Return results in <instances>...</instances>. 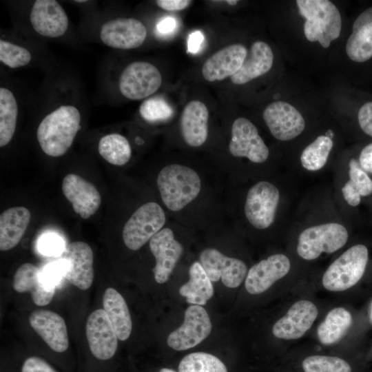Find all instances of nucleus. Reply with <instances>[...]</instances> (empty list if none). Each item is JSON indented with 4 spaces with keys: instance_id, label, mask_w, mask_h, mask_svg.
Segmentation results:
<instances>
[{
    "instance_id": "f257e3e1",
    "label": "nucleus",
    "mask_w": 372,
    "mask_h": 372,
    "mask_svg": "<svg viewBox=\"0 0 372 372\" xmlns=\"http://www.w3.org/2000/svg\"><path fill=\"white\" fill-rule=\"evenodd\" d=\"M80 123V112L72 105H61L45 116L37 131L43 152L52 157L65 154L81 127Z\"/></svg>"
},
{
    "instance_id": "f03ea898",
    "label": "nucleus",
    "mask_w": 372,
    "mask_h": 372,
    "mask_svg": "<svg viewBox=\"0 0 372 372\" xmlns=\"http://www.w3.org/2000/svg\"><path fill=\"white\" fill-rule=\"evenodd\" d=\"M157 185L166 207L178 211L198 196L201 180L193 169L179 164H170L159 172Z\"/></svg>"
},
{
    "instance_id": "7ed1b4c3",
    "label": "nucleus",
    "mask_w": 372,
    "mask_h": 372,
    "mask_svg": "<svg viewBox=\"0 0 372 372\" xmlns=\"http://www.w3.org/2000/svg\"><path fill=\"white\" fill-rule=\"evenodd\" d=\"M300 14L306 19L304 32L311 42L318 41L328 48L331 41L338 38L342 20L336 6L328 0H298Z\"/></svg>"
},
{
    "instance_id": "20e7f679",
    "label": "nucleus",
    "mask_w": 372,
    "mask_h": 372,
    "mask_svg": "<svg viewBox=\"0 0 372 372\" xmlns=\"http://www.w3.org/2000/svg\"><path fill=\"white\" fill-rule=\"evenodd\" d=\"M366 246L356 245L344 252L327 268L322 276L324 287L331 291H342L362 278L368 262Z\"/></svg>"
},
{
    "instance_id": "39448f33",
    "label": "nucleus",
    "mask_w": 372,
    "mask_h": 372,
    "mask_svg": "<svg viewBox=\"0 0 372 372\" xmlns=\"http://www.w3.org/2000/svg\"><path fill=\"white\" fill-rule=\"evenodd\" d=\"M348 240V231L341 224L329 223L303 230L297 245L298 254L311 260L322 253L331 254L342 247Z\"/></svg>"
},
{
    "instance_id": "423d86ee",
    "label": "nucleus",
    "mask_w": 372,
    "mask_h": 372,
    "mask_svg": "<svg viewBox=\"0 0 372 372\" xmlns=\"http://www.w3.org/2000/svg\"><path fill=\"white\" fill-rule=\"evenodd\" d=\"M165 214L156 203L149 202L141 206L128 219L123 229V239L130 249L142 247L165 225Z\"/></svg>"
},
{
    "instance_id": "0eeeda50",
    "label": "nucleus",
    "mask_w": 372,
    "mask_h": 372,
    "mask_svg": "<svg viewBox=\"0 0 372 372\" xmlns=\"http://www.w3.org/2000/svg\"><path fill=\"white\" fill-rule=\"evenodd\" d=\"M161 83L162 76L156 66L145 61H136L123 70L118 87L125 98L141 100L154 94Z\"/></svg>"
},
{
    "instance_id": "6e6552de",
    "label": "nucleus",
    "mask_w": 372,
    "mask_h": 372,
    "mask_svg": "<svg viewBox=\"0 0 372 372\" xmlns=\"http://www.w3.org/2000/svg\"><path fill=\"white\" fill-rule=\"evenodd\" d=\"M280 200L278 188L267 181L253 185L247 194L245 214L255 228L264 229L273 223Z\"/></svg>"
},
{
    "instance_id": "1a4fd4ad",
    "label": "nucleus",
    "mask_w": 372,
    "mask_h": 372,
    "mask_svg": "<svg viewBox=\"0 0 372 372\" xmlns=\"http://www.w3.org/2000/svg\"><path fill=\"white\" fill-rule=\"evenodd\" d=\"M212 325L206 310L199 305L189 306L181 326L168 335L167 342L176 351L192 348L210 334Z\"/></svg>"
},
{
    "instance_id": "9d476101",
    "label": "nucleus",
    "mask_w": 372,
    "mask_h": 372,
    "mask_svg": "<svg viewBox=\"0 0 372 372\" xmlns=\"http://www.w3.org/2000/svg\"><path fill=\"white\" fill-rule=\"evenodd\" d=\"M229 150L232 156L246 157L255 163L265 162L269 154L256 126L242 117L236 118L232 124Z\"/></svg>"
},
{
    "instance_id": "9b49d317",
    "label": "nucleus",
    "mask_w": 372,
    "mask_h": 372,
    "mask_svg": "<svg viewBox=\"0 0 372 372\" xmlns=\"http://www.w3.org/2000/svg\"><path fill=\"white\" fill-rule=\"evenodd\" d=\"M199 260L211 281L220 279L227 287H238L247 275V267L243 261L226 256L214 248L204 249Z\"/></svg>"
},
{
    "instance_id": "f8f14e48",
    "label": "nucleus",
    "mask_w": 372,
    "mask_h": 372,
    "mask_svg": "<svg viewBox=\"0 0 372 372\" xmlns=\"http://www.w3.org/2000/svg\"><path fill=\"white\" fill-rule=\"evenodd\" d=\"M61 258L67 263L65 278L81 290L89 289L94 280V255L90 246L82 241L70 242Z\"/></svg>"
},
{
    "instance_id": "ddd939ff",
    "label": "nucleus",
    "mask_w": 372,
    "mask_h": 372,
    "mask_svg": "<svg viewBox=\"0 0 372 372\" xmlns=\"http://www.w3.org/2000/svg\"><path fill=\"white\" fill-rule=\"evenodd\" d=\"M144 24L134 18H117L105 23L100 30V38L106 45L122 50L140 47L147 37Z\"/></svg>"
},
{
    "instance_id": "4468645a",
    "label": "nucleus",
    "mask_w": 372,
    "mask_h": 372,
    "mask_svg": "<svg viewBox=\"0 0 372 372\" xmlns=\"http://www.w3.org/2000/svg\"><path fill=\"white\" fill-rule=\"evenodd\" d=\"M262 117L271 134L280 141L294 138L305 127L301 114L293 105L285 101L270 103L265 109Z\"/></svg>"
},
{
    "instance_id": "2eb2a0df",
    "label": "nucleus",
    "mask_w": 372,
    "mask_h": 372,
    "mask_svg": "<svg viewBox=\"0 0 372 372\" xmlns=\"http://www.w3.org/2000/svg\"><path fill=\"white\" fill-rule=\"evenodd\" d=\"M86 336L90 349L99 360H109L115 354L118 337L104 309L94 311L86 322Z\"/></svg>"
},
{
    "instance_id": "dca6fc26",
    "label": "nucleus",
    "mask_w": 372,
    "mask_h": 372,
    "mask_svg": "<svg viewBox=\"0 0 372 372\" xmlns=\"http://www.w3.org/2000/svg\"><path fill=\"white\" fill-rule=\"evenodd\" d=\"M149 248L156 259L154 279L159 284L165 283L182 255L183 246L175 239L171 229L164 228L150 239Z\"/></svg>"
},
{
    "instance_id": "f3484780",
    "label": "nucleus",
    "mask_w": 372,
    "mask_h": 372,
    "mask_svg": "<svg viewBox=\"0 0 372 372\" xmlns=\"http://www.w3.org/2000/svg\"><path fill=\"white\" fill-rule=\"evenodd\" d=\"M62 191L75 213L83 219L94 214L101 205V197L95 186L76 174L64 177Z\"/></svg>"
},
{
    "instance_id": "a211bd4d",
    "label": "nucleus",
    "mask_w": 372,
    "mask_h": 372,
    "mask_svg": "<svg viewBox=\"0 0 372 372\" xmlns=\"http://www.w3.org/2000/svg\"><path fill=\"white\" fill-rule=\"evenodd\" d=\"M318 314V309L312 302L298 301L274 324L272 333L278 338L298 339L311 328Z\"/></svg>"
},
{
    "instance_id": "6ab92c4d",
    "label": "nucleus",
    "mask_w": 372,
    "mask_h": 372,
    "mask_svg": "<svg viewBox=\"0 0 372 372\" xmlns=\"http://www.w3.org/2000/svg\"><path fill=\"white\" fill-rule=\"evenodd\" d=\"M290 267V261L284 254H277L262 260L249 270L245 282V289L253 295L263 293L286 276Z\"/></svg>"
},
{
    "instance_id": "aec40b11",
    "label": "nucleus",
    "mask_w": 372,
    "mask_h": 372,
    "mask_svg": "<svg viewBox=\"0 0 372 372\" xmlns=\"http://www.w3.org/2000/svg\"><path fill=\"white\" fill-rule=\"evenodd\" d=\"M30 20L39 34L51 38L63 35L68 27V17L55 0H37L30 11Z\"/></svg>"
},
{
    "instance_id": "412c9836",
    "label": "nucleus",
    "mask_w": 372,
    "mask_h": 372,
    "mask_svg": "<svg viewBox=\"0 0 372 372\" xmlns=\"http://www.w3.org/2000/svg\"><path fill=\"white\" fill-rule=\"evenodd\" d=\"M29 323L35 332L53 351L62 353L69 346L67 327L58 313L44 309L32 312Z\"/></svg>"
},
{
    "instance_id": "4be33fe9",
    "label": "nucleus",
    "mask_w": 372,
    "mask_h": 372,
    "mask_svg": "<svg viewBox=\"0 0 372 372\" xmlns=\"http://www.w3.org/2000/svg\"><path fill=\"white\" fill-rule=\"evenodd\" d=\"M247 54V50L242 44L226 46L206 60L202 68L203 76L209 82L231 76L240 68Z\"/></svg>"
},
{
    "instance_id": "5701e85b",
    "label": "nucleus",
    "mask_w": 372,
    "mask_h": 372,
    "mask_svg": "<svg viewBox=\"0 0 372 372\" xmlns=\"http://www.w3.org/2000/svg\"><path fill=\"white\" fill-rule=\"evenodd\" d=\"M12 287L18 293H30L34 303L40 307L48 304L55 293V286L48 283L42 271L29 262L21 265L16 271Z\"/></svg>"
},
{
    "instance_id": "b1692460",
    "label": "nucleus",
    "mask_w": 372,
    "mask_h": 372,
    "mask_svg": "<svg viewBox=\"0 0 372 372\" xmlns=\"http://www.w3.org/2000/svg\"><path fill=\"white\" fill-rule=\"evenodd\" d=\"M209 111L201 101L194 100L184 107L180 120L182 136L189 146L203 145L208 136Z\"/></svg>"
},
{
    "instance_id": "393cba45",
    "label": "nucleus",
    "mask_w": 372,
    "mask_h": 372,
    "mask_svg": "<svg viewBox=\"0 0 372 372\" xmlns=\"http://www.w3.org/2000/svg\"><path fill=\"white\" fill-rule=\"evenodd\" d=\"M346 52L352 61L359 63L372 57V7L362 12L353 23Z\"/></svg>"
},
{
    "instance_id": "a878e982",
    "label": "nucleus",
    "mask_w": 372,
    "mask_h": 372,
    "mask_svg": "<svg viewBox=\"0 0 372 372\" xmlns=\"http://www.w3.org/2000/svg\"><path fill=\"white\" fill-rule=\"evenodd\" d=\"M273 54L270 46L260 41L254 42L238 72L231 76L236 85H242L259 77L272 67Z\"/></svg>"
},
{
    "instance_id": "bb28decb",
    "label": "nucleus",
    "mask_w": 372,
    "mask_h": 372,
    "mask_svg": "<svg viewBox=\"0 0 372 372\" xmlns=\"http://www.w3.org/2000/svg\"><path fill=\"white\" fill-rule=\"evenodd\" d=\"M31 214L25 207L7 209L0 216V249L8 251L21 241L30 223Z\"/></svg>"
},
{
    "instance_id": "cd10ccee",
    "label": "nucleus",
    "mask_w": 372,
    "mask_h": 372,
    "mask_svg": "<svg viewBox=\"0 0 372 372\" xmlns=\"http://www.w3.org/2000/svg\"><path fill=\"white\" fill-rule=\"evenodd\" d=\"M103 304L118 340H126L131 334L132 322L123 297L116 289L109 287L104 292Z\"/></svg>"
},
{
    "instance_id": "c85d7f7f",
    "label": "nucleus",
    "mask_w": 372,
    "mask_h": 372,
    "mask_svg": "<svg viewBox=\"0 0 372 372\" xmlns=\"http://www.w3.org/2000/svg\"><path fill=\"white\" fill-rule=\"evenodd\" d=\"M189 279L179 289V293L188 303L205 305L214 295L211 280L199 262H194L189 269Z\"/></svg>"
},
{
    "instance_id": "c756f323",
    "label": "nucleus",
    "mask_w": 372,
    "mask_h": 372,
    "mask_svg": "<svg viewBox=\"0 0 372 372\" xmlns=\"http://www.w3.org/2000/svg\"><path fill=\"white\" fill-rule=\"evenodd\" d=\"M352 324V316L344 308L331 310L317 331L319 341L323 344H332L342 339Z\"/></svg>"
},
{
    "instance_id": "7c9ffc66",
    "label": "nucleus",
    "mask_w": 372,
    "mask_h": 372,
    "mask_svg": "<svg viewBox=\"0 0 372 372\" xmlns=\"http://www.w3.org/2000/svg\"><path fill=\"white\" fill-rule=\"evenodd\" d=\"M18 105L13 93L0 88V146L3 147L12 138L17 125Z\"/></svg>"
},
{
    "instance_id": "2f4dec72",
    "label": "nucleus",
    "mask_w": 372,
    "mask_h": 372,
    "mask_svg": "<svg viewBox=\"0 0 372 372\" xmlns=\"http://www.w3.org/2000/svg\"><path fill=\"white\" fill-rule=\"evenodd\" d=\"M98 150L106 161L117 166L126 164L132 155L129 141L125 136L117 133L103 136L99 142Z\"/></svg>"
},
{
    "instance_id": "473e14b6",
    "label": "nucleus",
    "mask_w": 372,
    "mask_h": 372,
    "mask_svg": "<svg viewBox=\"0 0 372 372\" xmlns=\"http://www.w3.org/2000/svg\"><path fill=\"white\" fill-rule=\"evenodd\" d=\"M333 144L332 139L325 135L317 137L301 154L302 167L309 171L322 168L327 161Z\"/></svg>"
},
{
    "instance_id": "72a5a7b5",
    "label": "nucleus",
    "mask_w": 372,
    "mask_h": 372,
    "mask_svg": "<svg viewBox=\"0 0 372 372\" xmlns=\"http://www.w3.org/2000/svg\"><path fill=\"white\" fill-rule=\"evenodd\" d=\"M178 372H227L225 364L217 357L205 352L185 355L178 364Z\"/></svg>"
},
{
    "instance_id": "f704fd0d",
    "label": "nucleus",
    "mask_w": 372,
    "mask_h": 372,
    "mask_svg": "<svg viewBox=\"0 0 372 372\" xmlns=\"http://www.w3.org/2000/svg\"><path fill=\"white\" fill-rule=\"evenodd\" d=\"M139 113L145 121L156 123L170 119L174 114V110L163 97L155 96L141 103Z\"/></svg>"
},
{
    "instance_id": "c9c22d12",
    "label": "nucleus",
    "mask_w": 372,
    "mask_h": 372,
    "mask_svg": "<svg viewBox=\"0 0 372 372\" xmlns=\"http://www.w3.org/2000/svg\"><path fill=\"white\" fill-rule=\"evenodd\" d=\"M302 366L304 372H352L347 362L334 356L311 355L302 361Z\"/></svg>"
},
{
    "instance_id": "e433bc0d",
    "label": "nucleus",
    "mask_w": 372,
    "mask_h": 372,
    "mask_svg": "<svg viewBox=\"0 0 372 372\" xmlns=\"http://www.w3.org/2000/svg\"><path fill=\"white\" fill-rule=\"evenodd\" d=\"M32 56L26 48L5 40H0V61L11 68L28 65Z\"/></svg>"
},
{
    "instance_id": "4c0bfd02",
    "label": "nucleus",
    "mask_w": 372,
    "mask_h": 372,
    "mask_svg": "<svg viewBox=\"0 0 372 372\" xmlns=\"http://www.w3.org/2000/svg\"><path fill=\"white\" fill-rule=\"evenodd\" d=\"M349 180L347 181L360 196H367L372 194V180L355 159L349 162Z\"/></svg>"
},
{
    "instance_id": "58836bf2",
    "label": "nucleus",
    "mask_w": 372,
    "mask_h": 372,
    "mask_svg": "<svg viewBox=\"0 0 372 372\" xmlns=\"http://www.w3.org/2000/svg\"><path fill=\"white\" fill-rule=\"evenodd\" d=\"M63 242L58 236L52 234L42 236L38 243L41 253L47 256H55L61 252Z\"/></svg>"
},
{
    "instance_id": "ea45409f",
    "label": "nucleus",
    "mask_w": 372,
    "mask_h": 372,
    "mask_svg": "<svg viewBox=\"0 0 372 372\" xmlns=\"http://www.w3.org/2000/svg\"><path fill=\"white\" fill-rule=\"evenodd\" d=\"M66 268L67 263L63 260L52 263L42 271L43 278L48 283L55 286L60 278L64 276Z\"/></svg>"
},
{
    "instance_id": "a19ab883",
    "label": "nucleus",
    "mask_w": 372,
    "mask_h": 372,
    "mask_svg": "<svg viewBox=\"0 0 372 372\" xmlns=\"http://www.w3.org/2000/svg\"><path fill=\"white\" fill-rule=\"evenodd\" d=\"M358 121L361 130L372 137V101L364 103L360 108Z\"/></svg>"
},
{
    "instance_id": "79ce46f5",
    "label": "nucleus",
    "mask_w": 372,
    "mask_h": 372,
    "mask_svg": "<svg viewBox=\"0 0 372 372\" xmlns=\"http://www.w3.org/2000/svg\"><path fill=\"white\" fill-rule=\"evenodd\" d=\"M21 372H56L47 362L39 357L27 358L22 366Z\"/></svg>"
},
{
    "instance_id": "37998d69",
    "label": "nucleus",
    "mask_w": 372,
    "mask_h": 372,
    "mask_svg": "<svg viewBox=\"0 0 372 372\" xmlns=\"http://www.w3.org/2000/svg\"><path fill=\"white\" fill-rule=\"evenodd\" d=\"M157 6L167 11H179L185 9L192 3L189 0H158Z\"/></svg>"
},
{
    "instance_id": "c03bdc74",
    "label": "nucleus",
    "mask_w": 372,
    "mask_h": 372,
    "mask_svg": "<svg viewBox=\"0 0 372 372\" xmlns=\"http://www.w3.org/2000/svg\"><path fill=\"white\" fill-rule=\"evenodd\" d=\"M359 163L364 171L372 173V143L362 149L359 157Z\"/></svg>"
},
{
    "instance_id": "a18cd8bd",
    "label": "nucleus",
    "mask_w": 372,
    "mask_h": 372,
    "mask_svg": "<svg viewBox=\"0 0 372 372\" xmlns=\"http://www.w3.org/2000/svg\"><path fill=\"white\" fill-rule=\"evenodd\" d=\"M344 200L351 206H358L361 200V196L347 182L342 188Z\"/></svg>"
},
{
    "instance_id": "49530a36",
    "label": "nucleus",
    "mask_w": 372,
    "mask_h": 372,
    "mask_svg": "<svg viewBox=\"0 0 372 372\" xmlns=\"http://www.w3.org/2000/svg\"><path fill=\"white\" fill-rule=\"evenodd\" d=\"M176 27L175 19L167 17L161 19L156 25L157 31L162 34H168L172 32Z\"/></svg>"
},
{
    "instance_id": "de8ad7c7",
    "label": "nucleus",
    "mask_w": 372,
    "mask_h": 372,
    "mask_svg": "<svg viewBox=\"0 0 372 372\" xmlns=\"http://www.w3.org/2000/svg\"><path fill=\"white\" fill-rule=\"evenodd\" d=\"M204 37L200 31L193 32L189 37L187 50L189 52L196 53L200 48Z\"/></svg>"
},
{
    "instance_id": "09e8293b",
    "label": "nucleus",
    "mask_w": 372,
    "mask_h": 372,
    "mask_svg": "<svg viewBox=\"0 0 372 372\" xmlns=\"http://www.w3.org/2000/svg\"><path fill=\"white\" fill-rule=\"evenodd\" d=\"M225 2H227L230 6H235L237 4L238 1L237 0H227V1H225Z\"/></svg>"
},
{
    "instance_id": "8fccbe9b",
    "label": "nucleus",
    "mask_w": 372,
    "mask_h": 372,
    "mask_svg": "<svg viewBox=\"0 0 372 372\" xmlns=\"http://www.w3.org/2000/svg\"><path fill=\"white\" fill-rule=\"evenodd\" d=\"M327 136H328L329 138H330L331 139H332V138L333 137V132L332 130H329L326 133V135Z\"/></svg>"
},
{
    "instance_id": "3c124183",
    "label": "nucleus",
    "mask_w": 372,
    "mask_h": 372,
    "mask_svg": "<svg viewBox=\"0 0 372 372\" xmlns=\"http://www.w3.org/2000/svg\"><path fill=\"white\" fill-rule=\"evenodd\" d=\"M159 372H176L171 369H167V368H163V369H161Z\"/></svg>"
},
{
    "instance_id": "603ef678",
    "label": "nucleus",
    "mask_w": 372,
    "mask_h": 372,
    "mask_svg": "<svg viewBox=\"0 0 372 372\" xmlns=\"http://www.w3.org/2000/svg\"><path fill=\"white\" fill-rule=\"evenodd\" d=\"M76 2H79V3H82V2H86L87 1L85 0H79V1H75Z\"/></svg>"
}]
</instances>
